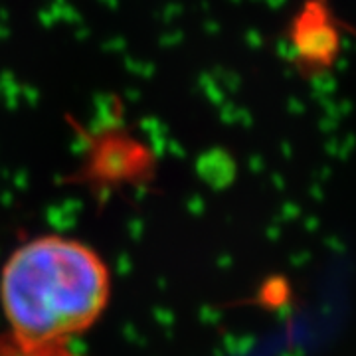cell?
Masks as SVG:
<instances>
[{
	"mask_svg": "<svg viewBox=\"0 0 356 356\" xmlns=\"http://www.w3.org/2000/svg\"><path fill=\"white\" fill-rule=\"evenodd\" d=\"M111 280L86 243L42 236L18 248L0 277L10 334L28 346L67 344L88 331L109 303Z\"/></svg>",
	"mask_w": 356,
	"mask_h": 356,
	"instance_id": "1",
	"label": "cell"
},
{
	"mask_svg": "<svg viewBox=\"0 0 356 356\" xmlns=\"http://www.w3.org/2000/svg\"><path fill=\"white\" fill-rule=\"evenodd\" d=\"M291 64L307 79L331 72L343 46V24L331 0H305L285 30Z\"/></svg>",
	"mask_w": 356,
	"mask_h": 356,
	"instance_id": "2",
	"label": "cell"
},
{
	"mask_svg": "<svg viewBox=\"0 0 356 356\" xmlns=\"http://www.w3.org/2000/svg\"><path fill=\"white\" fill-rule=\"evenodd\" d=\"M0 356H79L67 350L65 344L28 346L14 339L13 334H0Z\"/></svg>",
	"mask_w": 356,
	"mask_h": 356,
	"instance_id": "3",
	"label": "cell"
}]
</instances>
